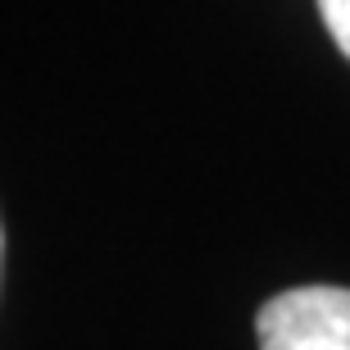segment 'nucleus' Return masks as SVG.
Here are the masks:
<instances>
[{"label":"nucleus","mask_w":350,"mask_h":350,"mask_svg":"<svg viewBox=\"0 0 350 350\" xmlns=\"http://www.w3.org/2000/svg\"><path fill=\"white\" fill-rule=\"evenodd\" d=\"M319 14H323L327 32L337 41V51L350 59V0H319Z\"/></svg>","instance_id":"f03ea898"},{"label":"nucleus","mask_w":350,"mask_h":350,"mask_svg":"<svg viewBox=\"0 0 350 350\" xmlns=\"http://www.w3.org/2000/svg\"><path fill=\"white\" fill-rule=\"evenodd\" d=\"M255 327L260 350H350V286H291Z\"/></svg>","instance_id":"f257e3e1"}]
</instances>
